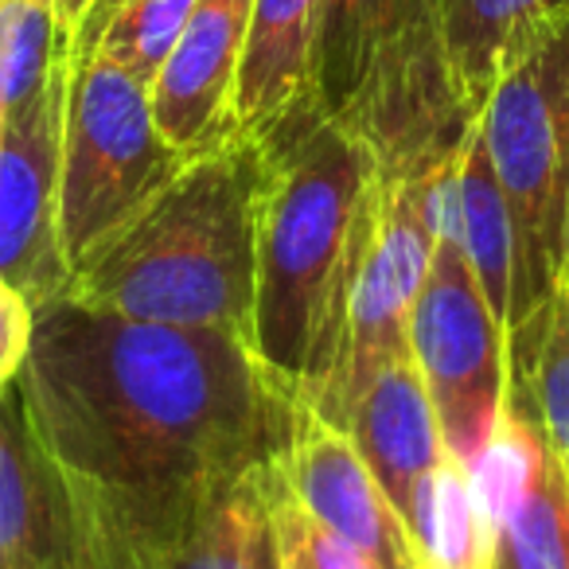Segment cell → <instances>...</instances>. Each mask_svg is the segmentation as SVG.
Returning <instances> with one entry per match:
<instances>
[{"label":"cell","mask_w":569,"mask_h":569,"mask_svg":"<svg viewBox=\"0 0 569 569\" xmlns=\"http://www.w3.org/2000/svg\"><path fill=\"white\" fill-rule=\"evenodd\" d=\"M28 426L63 483L176 496L238 483L281 460L301 406L242 336L36 305L17 375Z\"/></svg>","instance_id":"obj_1"},{"label":"cell","mask_w":569,"mask_h":569,"mask_svg":"<svg viewBox=\"0 0 569 569\" xmlns=\"http://www.w3.org/2000/svg\"><path fill=\"white\" fill-rule=\"evenodd\" d=\"M250 343L297 406L317 410L336 375L348 305L382 214L375 152L305 94L258 129Z\"/></svg>","instance_id":"obj_2"},{"label":"cell","mask_w":569,"mask_h":569,"mask_svg":"<svg viewBox=\"0 0 569 569\" xmlns=\"http://www.w3.org/2000/svg\"><path fill=\"white\" fill-rule=\"evenodd\" d=\"M258 183L261 144L253 133L188 157L149 203L74 261L63 297L250 343Z\"/></svg>","instance_id":"obj_3"},{"label":"cell","mask_w":569,"mask_h":569,"mask_svg":"<svg viewBox=\"0 0 569 569\" xmlns=\"http://www.w3.org/2000/svg\"><path fill=\"white\" fill-rule=\"evenodd\" d=\"M309 90L387 180L426 172L476 126L452 82L441 0H325Z\"/></svg>","instance_id":"obj_4"},{"label":"cell","mask_w":569,"mask_h":569,"mask_svg":"<svg viewBox=\"0 0 569 569\" xmlns=\"http://www.w3.org/2000/svg\"><path fill=\"white\" fill-rule=\"evenodd\" d=\"M483 152L515 227L507 312L511 363L558 297L569 250V12L535 32L496 74L476 113Z\"/></svg>","instance_id":"obj_5"},{"label":"cell","mask_w":569,"mask_h":569,"mask_svg":"<svg viewBox=\"0 0 569 569\" xmlns=\"http://www.w3.org/2000/svg\"><path fill=\"white\" fill-rule=\"evenodd\" d=\"M164 141L149 82L98 48H71V90L59 168V238L67 266L149 203L183 168Z\"/></svg>","instance_id":"obj_6"},{"label":"cell","mask_w":569,"mask_h":569,"mask_svg":"<svg viewBox=\"0 0 569 569\" xmlns=\"http://www.w3.org/2000/svg\"><path fill=\"white\" fill-rule=\"evenodd\" d=\"M273 465L176 496H106L63 483L82 561L87 569H284Z\"/></svg>","instance_id":"obj_7"},{"label":"cell","mask_w":569,"mask_h":569,"mask_svg":"<svg viewBox=\"0 0 569 569\" xmlns=\"http://www.w3.org/2000/svg\"><path fill=\"white\" fill-rule=\"evenodd\" d=\"M410 356L437 410L445 449L468 468L507 402L511 356L507 325L452 246H433L410 312Z\"/></svg>","instance_id":"obj_8"},{"label":"cell","mask_w":569,"mask_h":569,"mask_svg":"<svg viewBox=\"0 0 569 569\" xmlns=\"http://www.w3.org/2000/svg\"><path fill=\"white\" fill-rule=\"evenodd\" d=\"M67 90L71 51L24 110L0 118V277L32 305L63 297L71 281L59 238Z\"/></svg>","instance_id":"obj_9"},{"label":"cell","mask_w":569,"mask_h":569,"mask_svg":"<svg viewBox=\"0 0 569 569\" xmlns=\"http://www.w3.org/2000/svg\"><path fill=\"white\" fill-rule=\"evenodd\" d=\"M433 234L413 203L410 180H387L382 214L363 253L348 305V332L336 375L317 413L332 426H348L363 387L382 363L410 351V312L433 261Z\"/></svg>","instance_id":"obj_10"},{"label":"cell","mask_w":569,"mask_h":569,"mask_svg":"<svg viewBox=\"0 0 569 569\" xmlns=\"http://www.w3.org/2000/svg\"><path fill=\"white\" fill-rule=\"evenodd\" d=\"M277 472L312 522L363 550L382 569H413L410 527L375 480L348 429L301 406L293 441L277 460Z\"/></svg>","instance_id":"obj_11"},{"label":"cell","mask_w":569,"mask_h":569,"mask_svg":"<svg viewBox=\"0 0 569 569\" xmlns=\"http://www.w3.org/2000/svg\"><path fill=\"white\" fill-rule=\"evenodd\" d=\"M253 0H199L152 79V113L172 149L196 157L227 137L234 126V87L242 67Z\"/></svg>","instance_id":"obj_12"},{"label":"cell","mask_w":569,"mask_h":569,"mask_svg":"<svg viewBox=\"0 0 569 569\" xmlns=\"http://www.w3.org/2000/svg\"><path fill=\"white\" fill-rule=\"evenodd\" d=\"M0 569H87L71 499L17 382L0 390Z\"/></svg>","instance_id":"obj_13"},{"label":"cell","mask_w":569,"mask_h":569,"mask_svg":"<svg viewBox=\"0 0 569 569\" xmlns=\"http://www.w3.org/2000/svg\"><path fill=\"white\" fill-rule=\"evenodd\" d=\"M343 429L356 441V449L363 452L367 468L382 483L390 503L406 519L421 476L449 452L441 426H437V410L429 402V390L410 351H402L375 371V379L363 387Z\"/></svg>","instance_id":"obj_14"},{"label":"cell","mask_w":569,"mask_h":569,"mask_svg":"<svg viewBox=\"0 0 569 569\" xmlns=\"http://www.w3.org/2000/svg\"><path fill=\"white\" fill-rule=\"evenodd\" d=\"M325 0H253L234 87L238 133H258L309 90L312 40Z\"/></svg>","instance_id":"obj_15"},{"label":"cell","mask_w":569,"mask_h":569,"mask_svg":"<svg viewBox=\"0 0 569 569\" xmlns=\"http://www.w3.org/2000/svg\"><path fill=\"white\" fill-rule=\"evenodd\" d=\"M406 527L413 569H496L499 530L476 496L472 472L452 452L421 476Z\"/></svg>","instance_id":"obj_16"},{"label":"cell","mask_w":569,"mask_h":569,"mask_svg":"<svg viewBox=\"0 0 569 569\" xmlns=\"http://www.w3.org/2000/svg\"><path fill=\"white\" fill-rule=\"evenodd\" d=\"M566 12L569 0H441L452 82L472 118L507 59Z\"/></svg>","instance_id":"obj_17"},{"label":"cell","mask_w":569,"mask_h":569,"mask_svg":"<svg viewBox=\"0 0 569 569\" xmlns=\"http://www.w3.org/2000/svg\"><path fill=\"white\" fill-rule=\"evenodd\" d=\"M550 465L553 449L546 441L535 406H530V395L519 382H511L488 445L468 465L476 496H480L488 519L496 522V530H503L519 515V507L542 488Z\"/></svg>","instance_id":"obj_18"},{"label":"cell","mask_w":569,"mask_h":569,"mask_svg":"<svg viewBox=\"0 0 569 569\" xmlns=\"http://www.w3.org/2000/svg\"><path fill=\"white\" fill-rule=\"evenodd\" d=\"M199 0H90L71 48H98L141 82L160 74Z\"/></svg>","instance_id":"obj_19"},{"label":"cell","mask_w":569,"mask_h":569,"mask_svg":"<svg viewBox=\"0 0 569 569\" xmlns=\"http://www.w3.org/2000/svg\"><path fill=\"white\" fill-rule=\"evenodd\" d=\"M71 51L56 0H0V118L24 110Z\"/></svg>","instance_id":"obj_20"},{"label":"cell","mask_w":569,"mask_h":569,"mask_svg":"<svg viewBox=\"0 0 569 569\" xmlns=\"http://www.w3.org/2000/svg\"><path fill=\"white\" fill-rule=\"evenodd\" d=\"M511 382L530 395L546 441L569 468V281H561L530 348L511 363Z\"/></svg>","instance_id":"obj_21"},{"label":"cell","mask_w":569,"mask_h":569,"mask_svg":"<svg viewBox=\"0 0 569 569\" xmlns=\"http://www.w3.org/2000/svg\"><path fill=\"white\" fill-rule=\"evenodd\" d=\"M496 569H569V468L558 452L542 488L499 530Z\"/></svg>","instance_id":"obj_22"},{"label":"cell","mask_w":569,"mask_h":569,"mask_svg":"<svg viewBox=\"0 0 569 569\" xmlns=\"http://www.w3.org/2000/svg\"><path fill=\"white\" fill-rule=\"evenodd\" d=\"M273 515H277V535H281V553L284 569H382L375 558H367L363 550L348 546L343 538H336L332 530H325L320 522H312L301 507L293 503V496L284 491V480L273 465Z\"/></svg>","instance_id":"obj_23"},{"label":"cell","mask_w":569,"mask_h":569,"mask_svg":"<svg viewBox=\"0 0 569 569\" xmlns=\"http://www.w3.org/2000/svg\"><path fill=\"white\" fill-rule=\"evenodd\" d=\"M36 332V305L20 293L17 284L0 277V390L17 382L24 371L28 348Z\"/></svg>","instance_id":"obj_24"},{"label":"cell","mask_w":569,"mask_h":569,"mask_svg":"<svg viewBox=\"0 0 569 569\" xmlns=\"http://www.w3.org/2000/svg\"><path fill=\"white\" fill-rule=\"evenodd\" d=\"M90 0H56V12H59V24L67 28V32H74V28L82 24V17H87Z\"/></svg>","instance_id":"obj_25"},{"label":"cell","mask_w":569,"mask_h":569,"mask_svg":"<svg viewBox=\"0 0 569 569\" xmlns=\"http://www.w3.org/2000/svg\"><path fill=\"white\" fill-rule=\"evenodd\" d=\"M561 281H569V250H566V277H561Z\"/></svg>","instance_id":"obj_26"}]
</instances>
